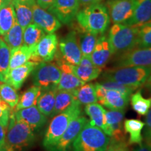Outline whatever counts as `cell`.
Returning a JSON list of instances; mask_svg holds the SVG:
<instances>
[{
  "mask_svg": "<svg viewBox=\"0 0 151 151\" xmlns=\"http://www.w3.org/2000/svg\"><path fill=\"white\" fill-rule=\"evenodd\" d=\"M35 142L33 130L27 123L17 120L12 111L6 129L3 148L6 151H24L32 146Z\"/></svg>",
  "mask_w": 151,
  "mask_h": 151,
  "instance_id": "obj_1",
  "label": "cell"
},
{
  "mask_svg": "<svg viewBox=\"0 0 151 151\" xmlns=\"http://www.w3.org/2000/svg\"><path fill=\"white\" fill-rule=\"evenodd\" d=\"M78 26L94 35H102L110 24L108 9L101 3L84 6L76 17Z\"/></svg>",
  "mask_w": 151,
  "mask_h": 151,
  "instance_id": "obj_2",
  "label": "cell"
},
{
  "mask_svg": "<svg viewBox=\"0 0 151 151\" xmlns=\"http://www.w3.org/2000/svg\"><path fill=\"white\" fill-rule=\"evenodd\" d=\"M82 115L81 104L76 100L72 105L62 113L53 116L49 124L43 140V146L47 150L55 146L73 119Z\"/></svg>",
  "mask_w": 151,
  "mask_h": 151,
  "instance_id": "obj_3",
  "label": "cell"
},
{
  "mask_svg": "<svg viewBox=\"0 0 151 151\" xmlns=\"http://www.w3.org/2000/svg\"><path fill=\"white\" fill-rule=\"evenodd\" d=\"M151 73V67H114L102 73L101 81L116 82L124 86L139 88L145 83Z\"/></svg>",
  "mask_w": 151,
  "mask_h": 151,
  "instance_id": "obj_4",
  "label": "cell"
},
{
  "mask_svg": "<svg viewBox=\"0 0 151 151\" xmlns=\"http://www.w3.org/2000/svg\"><path fill=\"white\" fill-rule=\"evenodd\" d=\"M111 137L88 120L72 143L69 151H103Z\"/></svg>",
  "mask_w": 151,
  "mask_h": 151,
  "instance_id": "obj_5",
  "label": "cell"
},
{
  "mask_svg": "<svg viewBox=\"0 0 151 151\" xmlns=\"http://www.w3.org/2000/svg\"><path fill=\"white\" fill-rule=\"evenodd\" d=\"M138 29L136 26L114 23L109 32V41L113 54H122L137 46Z\"/></svg>",
  "mask_w": 151,
  "mask_h": 151,
  "instance_id": "obj_6",
  "label": "cell"
},
{
  "mask_svg": "<svg viewBox=\"0 0 151 151\" xmlns=\"http://www.w3.org/2000/svg\"><path fill=\"white\" fill-rule=\"evenodd\" d=\"M34 86L41 90L58 88L61 76V70L55 63L43 62L36 66L32 72Z\"/></svg>",
  "mask_w": 151,
  "mask_h": 151,
  "instance_id": "obj_7",
  "label": "cell"
},
{
  "mask_svg": "<svg viewBox=\"0 0 151 151\" xmlns=\"http://www.w3.org/2000/svg\"><path fill=\"white\" fill-rule=\"evenodd\" d=\"M60 55L59 58L72 65L80 63L82 53L78 44L77 34L75 30L69 32L59 43Z\"/></svg>",
  "mask_w": 151,
  "mask_h": 151,
  "instance_id": "obj_8",
  "label": "cell"
},
{
  "mask_svg": "<svg viewBox=\"0 0 151 151\" xmlns=\"http://www.w3.org/2000/svg\"><path fill=\"white\" fill-rule=\"evenodd\" d=\"M58 45V37L54 33L45 35L34 48L29 61L37 64L52 61L55 57Z\"/></svg>",
  "mask_w": 151,
  "mask_h": 151,
  "instance_id": "obj_9",
  "label": "cell"
},
{
  "mask_svg": "<svg viewBox=\"0 0 151 151\" xmlns=\"http://www.w3.org/2000/svg\"><path fill=\"white\" fill-rule=\"evenodd\" d=\"M151 67V46L146 48H134L120 54L115 62V67Z\"/></svg>",
  "mask_w": 151,
  "mask_h": 151,
  "instance_id": "obj_10",
  "label": "cell"
},
{
  "mask_svg": "<svg viewBox=\"0 0 151 151\" xmlns=\"http://www.w3.org/2000/svg\"><path fill=\"white\" fill-rule=\"evenodd\" d=\"M88 120L86 117L80 116L76 118L73 119L69 126L60 137L56 144L50 148L48 151H69L72 143L76 138L78 137L79 133L81 132Z\"/></svg>",
  "mask_w": 151,
  "mask_h": 151,
  "instance_id": "obj_11",
  "label": "cell"
},
{
  "mask_svg": "<svg viewBox=\"0 0 151 151\" xmlns=\"http://www.w3.org/2000/svg\"><path fill=\"white\" fill-rule=\"evenodd\" d=\"M80 6L79 0H55L48 11L62 23L69 24L76 19Z\"/></svg>",
  "mask_w": 151,
  "mask_h": 151,
  "instance_id": "obj_12",
  "label": "cell"
},
{
  "mask_svg": "<svg viewBox=\"0 0 151 151\" xmlns=\"http://www.w3.org/2000/svg\"><path fill=\"white\" fill-rule=\"evenodd\" d=\"M135 6L136 0H109L107 9L111 20L124 24L133 16Z\"/></svg>",
  "mask_w": 151,
  "mask_h": 151,
  "instance_id": "obj_13",
  "label": "cell"
},
{
  "mask_svg": "<svg viewBox=\"0 0 151 151\" xmlns=\"http://www.w3.org/2000/svg\"><path fill=\"white\" fill-rule=\"evenodd\" d=\"M32 22L46 33L52 34L61 27V22L51 13L41 8L37 4L32 6Z\"/></svg>",
  "mask_w": 151,
  "mask_h": 151,
  "instance_id": "obj_14",
  "label": "cell"
},
{
  "mask_svg": "<svg viewBox=\"0 0 151 151\" xmlns=\"http://www.w3.org/2000/svg\"><path fill=\"white\" fill-rule=\"evenodd\" d=\"M57 65L61 70V76L58 85V90H73L86 83L73 73L72 65L67 63L58 58Z\"/></svg>",
  "mask_w": 151,
  "mask_h": 151,
  "instance_id": "obj_15",
  "label": "cell"
},
{
  "mask_svg": "<svg viewBox=\"0 0 151 151\" xmlns=\"http://www.w3.org/2000/svg\"><path fill=\"white\" fill-rule=\"evenodd\" d=\"M124 110L106 111V120L111 131V138L116 142L125 141L126 132L124 128Z\"/></svg>",
  "mask_w": 151,
  "mask_h": 151,
  "instance_id": "obj_16",
  "label": "cell"
},
{
  "mask_svg": "<svg viewBox=\"0 0 151 151\" xmlns=\"http://www.w3.org/2000/svg\"><path fill=\"white\" fill-rule=\"evenodd\" d=\"M15 118L27 123L33 130L40 129L46 123L47 117L43 115L37 106L14 111Z\"/></svg>",
  "mask_w": 151,
  "mask_h": 151,
  "instance_id": "obj_17",
  "label": "cell"
},
{
  "mask_svg": "<svg viewBox=\"0 0 151 151\" xmlns=\"http://www.w3.org/2000/svg\"><path fill=\"white\" fill-rule=\"evenodd\" d=\"M72 71L79 79L87 83L97 79L101 74L102 69L94 65L90 56L82 55L80 63L78 65H72Z\"/></svg>",
  "mask_w": 151,
  "mask_h": 151,
  "instance_id": "obj_18",
  "label": "cell"
},
{
  "mask_svg": "<svg viewBox=\"0 0 151 151\" xmlns=\"http://www.w3.org/2000/svg\"><path fill=\"white\" fill-rule=\"evenodd\" d=\"M37 65L35 62L28 61L20 67L10 69L6 76L4 83L14 87L16 90H19Z\"/></svg>",
  "mask_w": 151,
  "mask_h": 151,
  "instance_id": "obj_19",
  "label": "cell"
},
{
  "mask_svg": "<svg viewBox=\"0 0 151 151\" xmlns=\"http://www.w3.org/2000/svg\"><path fill=\"white\" fill-rule=\"evenodd\" d=\"M112 55L108 37L105 35L100 36L97 39L93 51L90 55L92 63L96 67L102 69L110 60Z\"/></svg>",
  "mask_w": 151,
  "mask_h": 151,
  "instance_id": "obj_20",
  "label": "cell"
},
{
  "mask_svg": "<svg viewBox=\"0 0 151 151\" xmlns=\"http://www.w3.org/2000/svg\"><path fill=\"white\" fill-rule=\"evenodd\" d=\"M131 95L115 90L106 89L104 97L99 102L109 110L122 111L127 106Z\"/></svg>",
  "mask_w": 151,
  "mask_h": 151,
  "instance_id": "obj_21",
  "label": "cell"
},
{
  "mask_svg": "<svg viewBox=\"0 0 151 151\" xmlns=\"http://www.w3.org/2000/svg\"><path fill=\"white\" fill-rule=\"evenodd\" d=\"M85 112L90 118V123L99 127L106 134L111 137V131L106 120V110L100 104L92 103L85 106Z\"/></svg>",
  "mask_w": 151,
  "mask_h": 151,
  "instance_id": "obj_22",
  "label": "cell"
},
{
  "mask_svg": "<svg viewBox=\"0 0 151 151\" xmlns=\"http://www.w3.org/2000/svg\"><path fill=\"white\" fill-rule=\"evenodd\" d=\"M151 19V0H136L134 14L124 24L138 26Z\"/></svg>",
  "mask_w": 151,
  "mask_h": 151,
  "instance_id": "obj_23",
  "label": "cell"
},
{
  "mask_svg": "<svg viewBox=\"0 0 151 151\" xmlns=\"http://www.w3.org/2000/svg\"><path fill=\"white\" fill-rule=\"evenodd\" d=\"M57 90L58 88L41 90L40 95L37 99V108L46 117H51L55 101Z\"/></svg>",
  "mask_w": 151,
  "mask_h": 151,
  "instance_id": "obj_24",
  "label": "cell"
},
{
  "mask_svg": "<svg viewBox=\"0 0 151 151\" xmlns=\"http://www.w3.org/2000/svg\"><path fill=\"white\" fill-rule=\"evenodd\" d=\"M76 32L82 55L90 56L97 43L98 35L86 31L79 26Z\"/></svg>",
  "mask_w": 151,
  "mask_h": 151,
  "instance_id": "obj_25",
  "label": "cell"
},
{
  "mask_svg": "<svg viewBox=\"0 0 151 151\" xmlns=\"http://www.w3.org/2000/svg\"><path fill=\"white\" fill-rule=\"evenodd\" d=\"M76 100L73 90H58L55 94V101L53 111H52L51 117L62 113L69 108L71 105Z\"/></svg>",
  "mask_w": 151,
  "mask_h": 151,
  "instance_id": "obj_26",
  "label": "cell"
},
{
  "mask_svg": "<svg viewBox=\"0 0 151 151\" xmlns=\"http://www.w3.org/2000/svg\"><path fill=\"white\" fill-rule=\"evenodd\" d=\"M145 123L137 119H128L124 120V128L126 133L129 134V143L132 144H140L143 142V136L141 132L144 128Z\"/></svg>",
  "mask_w": 151,
  "mask_h": 151,
  "instance_id": "obj_27",
  "label": "cell"
},
{
  "mask_svg": "<svg viewBox=\"0 0 151 151\" xmlns=\"http://www.w3.org/2000/svg\"><path fill=\"white\" fill-rule=\"evenodd\" d=\"M74 94L76 99L81 105L96 103L98 101L95 84L92 83H85L74 90Z\"/></svg>",
  "mask_w": 151,
  "mask_h": 151,
  "instance_id": "obj_28",
  "label": "cell"
},
{
  "mask_svg": "<svg viewBox=\"0 0 151 151\" xmlns=\"http://www.w3.org/2000/svg\"><path fill=\"white\" fill-rule=\"evenodd\" d=\"M16 22V12L12 3L0 10V37L6 35Z\"/></svg>",
  "mask_w": 151,
  "mask_h": 151,
  "instance_id": "obj_29",
  "label": "cell"
},
{
  "mask_svg": "<svg viewBox=\"0 0 151 151\" xmlns=\"http://www.w3.org/2000/svg\"><path fill=\"white\" fill-rule=\"evenodd\" d=\"M34 48H29L22 45L18 48L11 50L9 70L20 67L29 61Z\"/></svg>",
  "mask_w": 151,
  "mask_h": 151,
  "instance_id": "obj_30",
  "label": "cell"
},
{
  "mask_svg": "<svg viewBox=\"0 0 151 151\" xmlns=\"http://www.w3.org/2000/svg\"><path fill=\"white\" fill-rule=\"evenodd\" d=\"M41 89L39 87L33 86L24 92L21 97H19V101L13 111H16L22 109L37 106V99L41 94Z\"/></svg>",
  "mask_w": 151,
  "mask_h": 151,
  "instance_id": "obj_31",
  "label": "cell"
},
{
  "mask_svg": "<svg viewBox=\"0 0 151 151\" xmlns=\"http://www.w3.org/2000/svg\"><path fill=\"white\" fill-rule=\"evenodd\" d=\"M45 35H46V32L37 24L35 23L29 24L23 30L22 45L29 48H35Z\"/></svg>",
  "mask_w": 151,
  "mask_h": 151,
  "instance_id": "obj_32",
  "label": "cell"
},
{
  "mask_svg": "<svg viewBox=\"0 0 151 151\" xmlns=\"http://www.w3.org/2000/svg\"><path fill=\"white\" fill-rule=\"evenodd\" d=\"M23 29L18 22L11 28L6 35L1 37L11 50L21 46L23 43Z\"/></svg>",
  "mask_w": 151,
  "mask_h": 151,
  "instance_id": "obj_33",
  "label": "cell"
},
{
  "mask_svg": "<svg viewBox=\"0 0 151 151\" xmlns=\"http://www.w3.org/2000/svg\"><path fill=\"white\" fill-rule=\"evenodd\" d=\"M14 6L16 21L23 29L32 22V6L18 2H11Z\"/></svg>",
  "mask_w": 151,
  "mask_h": 151,
  "instance_id": "obj_34",
  "label": "cell"
},
{
  "mask_svg": "<svg viewBox=\"0 0 151 151\" xmlns=\"http://www.w3.org/2000/svg\"><path fill=\"white\" fill-rule=\"evenodd\" d=\"M131 105L135 112L140 116H146L151 107V98H144L141 90L132 94Z\"/></svg>",
  "mask_w": 151,
  "mask_h": 151,
  "instance_id": "obj_35",
  "label": "cell"
},
{
  "mask_svg": "<svg viewBox=\"0 0 151 151\" xmlns=\"http://www.w3.org/2000/svg\"><path fill=\"white\" fill-rule=\"evenodd\" d=\"M11 50L0 37V81L5 82V78L9 71Z\"/></svg>",
  "mask_w": 151,
  "mask_h": 151,
  "instance_id": "obj_36",
  "label": "cell"
},
{
  "mask_svg": "<svg viewBox=\"0 0 151 151\" xmlns=\"http://www.w3.org/2000/svg\"><path fill=\"white\" fill-rule=\"evenodd\" d=\"M17 90L8 83H0V98L14 110L19 101Z\"/></svg>",
  "mask_w": 151,
  "mask_h": 151,
  "instance_id": "obj_37",
  "label": "cell"
},
{
  "mask_svg": "<svg viewBox=\"0 0 151 151\" xmlns=\"http://www.w3.org/2000/svg\"><path fill=\"white\" fill-rule=\"evenodd\" d=\"M138 29V48H146L151 46V19L146 22L136 26Z\"/></svg>",
  "mask_w": 151,
  "mask_h": 151,
  "instance_id": "obj_38",
  "label": "cell"
},
{
  "mask_svg": "<svg viewBox=\"0 0 151 151\" xmlns=\"http://www.w3.org/2000/svg\"><path fill=\"white\" fill-rule=\"evenodd\" d=\"M99 83L106 89L115 90L128 94H133V92L137 89V88H135V87L124 86V85L118 83L116 82H113V81H101Z\"/></svg>",
  "mask_w": 151,
  "mask_h": 151,
  "instance_id": "obj_39",
  "label": "cell"
},
{
  "mask_svg": "<svg viewBox=\"0 0 151 151\" xmlns=\"http://www.w3.org/2000/svg\"><path fill=\"white\" fill-rule=\"evenodd\" d=\"M13 109L0 98V124L6 129Z\"/></svg>",
  "mask_w": 151,
  "mask_h": 151,
  "instance_id": "obj_40",
  "label": "cell"
},
{
  "mask_svg": "<svg viewBox=\"0 0 151 151\" xmlns=\"http://www.w3.org/2000/svg\"><path fill=\"white\" fill-rule=\"evenodd\" d=\"M146 116L143 138L144 139L145 143L151 146V107Z\"/></svg>",
  "mask_w": 151,
  "mask_h": 151,
  "instance_id": "obj_41",
  "label": "cell"
},
{
  "mask_svg": "<svg viewBox=\"0 0 151 151\" xmlns=\"http://www.w3.org/2000/svg\"><path fill=\"white\" fill-rule=\"evenodd\" d=\"M113 151H129V149L126 141H124L116 142Z\"/></svg>",
  "mask_w": 151,
  "mask_h": 151,
  "instance_id": "obj_42",
  "label": "cell"
},
{
  "mask_svg": "<svg viewBox=\"0 0 151 151\" xmlns=\"http://www.w3.org/2000/svg\"><path fill=\"white\" fill-rule=\"evenodd\" d=\"M55 1V0H36V3L41 8L48 10L54 3Z\"/></svg>",
  "mask_w": 151,
  "mask_h": 151,
  "instance_id": "obj_43",
  "label": "cell"
},
{
  "mask_svg": "<svg viewBox=\"0 0 151 151\" xmlns=\"http://www.w3.org/2000/svg\"><path fill=\"white\" fill-rule=\"evenodd\" d=\"M6 128L1 124H0V148H3L4 145L5 135H6Z\"/></svg>",
  "mask_w": 151,
  "mask_h": 151,
  "instance_id": "obj_44",
  "label": "cell"
},
{
  "mask_svg": "<svg viewBox=\"0 0 151 151\" xmlns=\"http://www.w3.org/2000/svg\"><path fill=\"white\" fill-rule=\"evenodd\" d=\"M104 0H79L80 5L82 6H87L95 4L101 3Z\"/></svg>",
  "mask_w": 151,
  "mask_h": 151,
  "instance_id": "obj_45",
  "label": "cell"
},
{
  "mask_svg": "<svg viewBox=\"0 0 151 151\" xmlns=\"http://www.w3.org/2000/svg\"><path fill=\"white\" fill-rule=\"evenodd\" d=\"M134 151H151V146L146 143L142 142L134 149Z\"/></svg>",
  "mask_w": 151,
  "mask_h": 151,
  "instance_id": "obj_46",
  "label": "cell"
},
{
  "mask_svg": "<svg viewBox=\"0 0 151 151\" xmlns=\"http://www.w3.org/2000/svg\"><path fill=\"white\" fill-rule=\"evenodd\" d=\"M12 2H18L21 4H24L29 5L30 6H32L35 4L36 0H12Z\"/></svg>",
  "mask_w": 151,
  "mask_h": 151,
  "instance_id": "obj_47",
  "label": "cell"
},
{
  "mask_svg": "<svg viewBox=\"0 0 151 151\" xmlns=\"http://www.w3.org/2000/svg\"><path fill=\"white\" fill-rule=\"evenodd\" d=\"M143 86H144V88H146L150 93H151V73L150 75L149 76V77L146 80V82H145V83L143 84Z\"/></svg>",
  "mask_w": 151,
  "mask_h": 151,
  "instance_id": "obj_48",
  "label": "cell"
},
{
  "mask_svg": "<svg viewBox=\"0 0 151 151\" xmlns=\"http://www.w3.org/2000/svg\"><path fill=\"white\" fill-rule=\"evenodd\" d=\"M115 143H116V141L111 138L110 142H109V145L103 151H113V148H114V146H115Z\"/></svg>",
  "mask_w": 151,
  "mask_h": 151,
  "instance_id": "obj_49",
  "label": "cell"
},
{
  "mask_svg": "<svg viewBox=\"0 0 151 151\" xmlns=\"http://www.w3.org/2000/svg\"><path fill=\"white\" fill-rule=\"evenodd\" d=\"M12 2V0H0V10L6 6L10 4Z\"/></svg>",
  "mask_w": 151,
  "mask_h": 151,
  "instance_id": "obj_50",
  "label": "cell"
},
{
  "mask_svg": "<svg viewBox=\"0 0 151 151\" xmlns=\"http://www.w3.org/2000/svg\"><path fill=\"white\" fill-rule=\"evenodd\" d=\"M0 151H6V150H4V148H0Z\"/></svg>",
  "mask_w": 151,
  "mask_h": 151,
  "instance_id": "obj_51",
  "label": "cell"
},
{
  "mask_svg": "<svg viewBox=\"0 0 151 151\" xmlns=\"http://www.w3.org/2000/svg\"><path fill=\"white\" fill-rule=\"evenodd\" d=\"M1 83V81H0V83Z\"/></svg>",
  "mask_w": 151,
  "mask_h": 151,
  "instance_id": "obj_52",
  "label": "cell"
}]
</instances>
